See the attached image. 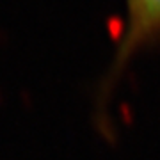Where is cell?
<instances>
[{
	"mask_svg": "<svg viewBox=\"0 0 160 160\" xmlns=\"http://www.w3.org/2000/svg\"><path fill=\"white\" fill-rule=\"evenodd\" d=\"M155 41H160V0H126V18L116 52L114 71L118 73L135 52Z\"/></svg>",
	"mask_w": 160,
	"mask_h": 160,
	"instance_id": "obj_1",
	"label": "cell"
}]
</instances>
